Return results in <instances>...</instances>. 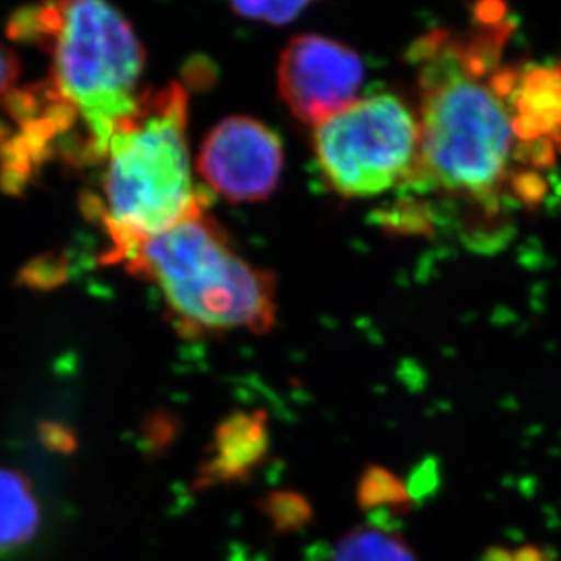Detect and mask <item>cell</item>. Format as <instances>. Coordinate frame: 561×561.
<instances>
[{"label": "cell", "instance_id": "6da1fadb", "mask_svg": "<svg viewBox=\"0 0 561 561\" xmlns=\"http://www.w3.org/2000/svg\"><path fill=\"white\" fill-rule=\"evenodd\" d=\"M420 159L409 186L491 196L502 181L514 126L482 66L444 38L420 44Z\"/></svg>", "mask_w": 561, "mask_h": 561}, {"label": "cell", "instance_id": "7a4b0ae2", "mask_svg": "<svg viewBox=\"0 0 561 561\" xmlns=\"http://www.w3.org/2000/svg\"><path fill=\"white\" fill-rule=\"evenodd\" d=\"M117 262L153 282L191 333H265L275 323V278L234 253L204 206Z\"/></svg>", "mask_w": 561, "mask_h": 561}, {"label": "cell", "instance_id": "3957f363", "mask_svg": "<svg viewBox=\"0 0 561 561\" xmlns=\"http://www.w3.org/2000/svg\"><path fill=\"white\" fill-rule=\"evenodd\" d=\"M187 91L168 84L138 99L113 133L104 173V224L117 262L204 206L193 190L187 148Z\"/></svg>", "mask_w": 561, "mask_h": 561}, {"label": "cell", "instance_id": "277c9868", "mask_svg": "<svg viewBox=\"0 0 561 561\" xmlns=\"http://www.w3.org/2000/svg\"><path fill=\"white\" fill-rule=\"evenodd\" d=\"M51 85L88 131L84 153L104 159L113 133L137 110L142 44L126 16L106 2L59 4Z\"/></svg>", "mask_w": 561, "mask_h": 561}, {"label": "cell", "instance_id": "5b68a950", "mask_svg": "<svg viewBox=\"0 0 561 561\" xmlns=\"http://www.w3.org/2000/svg\"><path fill=\"white\" fill-rule=\"evenodd\" d=\"M314 153L329 186L340 195H381L413 179L420 123L397 95L367 96L318 124Z\"/></svg>", "mask_w": 561, "mask_h": 561}, {"label": "cell", "instance_id": "8992f818", "mask_svg": "<svg viewBox=\"0 0 561 561\" xmlns=\"http://www.w3.org/2000/svg\"><path fill=\"white\" fill-rule=\"evenodd\" d=\"M362 82L360 55L323 35L293 38L278 62L282 101L298 121L314 126L353 104Z\"/></svg>", "mask_w": 561, "mask_h": 561}, {"label": "cell", "instance_id": "52a82bcc", "mask_svg": "<svg viewBox=\"0 0 561 561\" xmlns=\"http://www.w3.org/2000/svg\"><path fill=\"white\" fill-rule=\"evenodd\" d=\"M284 170L278 135L251 117H228L207 133L198 154L202 179L229 202H260L275 193Z\"/></svg>", "mask_w": 561, "mask_h": 561}, {"label": "cell", "instance_id": "ba28073f", "mask_svg": "<svg viewBox=\"0 0 561 561\" xmlns=\"http://www.w3.org/2000/svg\"><path fill=\"white\" fill-rule=\"evenodd\" d=\"M270 431L264 413H234L217 427L211 456L202 466L196 485L202 489L220 483L244 482L265 460Z\"/></svg>", "mask_w": 561, "mask_h": 561}, {"label": "cell", "instance_id": "9c48e42d", "mask_svg": "<svg viewBox=\"0 0 561 561\" xmlns=\"http://www.w3.org/2000/svg\"><path fill=\"white\" fill-rule=\"evenodd\" d=\"M41 525L43 508L30 478L0 466V557L24 549Z\"/></svg>", "mask_w": 561, "mask_h": 561}, {"label": "cell", "instance_id": "30bf717a", "mask_svg": "<svg viewBox=\"0 0 561 561\" xmlns=\"http://www.w3.org/2000/svg\"><path fill=\"white\" fill-rule=\"evenodd\" d=\"M513 126L524 140L554 135L561 142V69H535L525 75Z\"/></svg>", "mask_w": 561, "mask_h": 561}, {"label": "cell", "instance_id": "8fae6325", "mask_svg": "<svg viewBox=\"0 0 561 561\" xmlns=\"http://www.w3.org/2000/svg\"><path fill=\"white\" fill-rule=\"evenodd\" d=\"M333 561H416V557L402 536L358 527L342 538Z\"/></svg>", "mask_w": 561, "mask_h": 561}, {"label": "cell", "instance_id": "7c38bea8", "mask_svg": "<svg viewBox=\"0 0 561 561\" xmlns=\"http://www.w3.org/2000/svg\"><path fill=\"white\" fill-rule=\"evenodd\" d=\"M356 503L362 511L371 513L376 508H391L394 513L409 514L414 508L408 488L394 472L383 466L366 467L356 488Z\"/></svg>", "mask_w": 561, "mask_h": 561}, {"label": "cell", "instance_id": "4fadbf2b", "mask_svg": "<svg viewBox=\"0 0 561 561\" xmlns=\"http://www.w3.org/2000/svg\"><path fill=\"white\" fill-rule=\"evenodd\" d=\"M260 511L278 535H293L302 530L314 516L308 496L297 491H273L260 500Z\"/></svg>", "mask_w": 561, "mask_h": 561}, {"label": "cell", "instance_id": "5bb4252c", "mask_svg": "<svg viewBox=\"0 0 561 561\" xmlns=\"http://www.w3.org/2000/svg\"><path fill=\"white\" fill-rule=\"evenodd\" d=\"M306 2H234L231 10L237 15L245 16L251 21L265 22L271 26H284L295 21L304 10Z\"/></svg>", "mask_w": 561, "mask_h": 561}, {"label": "cell", "instance_id": "9a60e30c", "mask_svg": "<svg viewBox=\"0 0 561 561\" xmlns=\"http://www.w3.org/2000/svg\"><path fill=\"white\" fill-rule=\"evenodd\" d=\"M405 488L414 505H424L435 499L442 488V461L438 460V456H425L424 460L409 472Z\"/></svg>", "mask_w": 561, "mask_h": 561}, {"label": "cell", "instance_id": "2e32d148", "mask_svg": "<svg viewBox=\"0 0 561 561\" xmlns=\"http://www.w3.org/2000/svg\"><path fill=\"white\" fill-rule=\"evenodd\" d=\"M175 435L173 419L164 416V414H157V416H153V419L149 420L148 424H146V433H144L146 449H148V453L159 455V453L168 449V447L173 444Z\"/></svg>", "mask_w": 561, "mask_h": 561}, {"label": "cell", "instance_id": "e0dca14e", "mask_svg": "<svg viewBox=\"0 0 561 561\" xmlns=\"http://www.w3.org/2000/svg\"><path fill=\"white\" fill-rule=\"evenodd\" d=\"M41 439L44 447L59 455H71L77 449V436L73 431L59 422H44L41 425Z\"/></svg>", "mask_w": 561, "mask_h": 561}, {"label": "cell", "instance_id": "ac0fdd59", "mask_svg": "<svg viewBox=\"0 0 561 561\" xmlns=\"http://www.w3.org/2000/svg\"><path fill=\"white\" fill-rule=\"evenodd\" d=\"M19 77H21V64L16 55L0 44V99H5L13 93Z\"/></svg>", "mask_w": 561, "mask_h": 561}, {"label": "cell", "instance_id": "d6986e66", "mask_svg": "<svg viewBox=\"0 0 561 561\" xmlns=\"http://www.w3.org/2000/svg\"><path fill=\"white\" fill-rule=\"evenodd\" d=\"M367 522H369V527L386 533V535H400L403 529L402 516L391 508L381 507L367 513Z\"/></svg>", "mask_w": 561, "mask_h": 561}, {"label": "cell", "instance_id": "ffe728a7", "mask_svg": "<svg viewBox=\"0 0 561 561\" xmlns=\"http://www.w3.org/2000/svg\"><path fill=\"white\" fill-rule=\"evenodd\" d=\"M505 13V5L499 2H488V4L477 5L478 21L488 26H494Z\"/></svg>", "mask_w": 561, "mask_h": 561}, {"label": "cell", "instance_id": "44dd1931", "mask_svg": "<svg viewBox=\"0 0 561 561\" xmlns=\"http://www.w3.org/2000/svg\"><path fill=\"white\" fill-rule=\"evenodd\" d=\"M480 561H514V554L505 547L494 546L489 547L488 551L483 552Z\"/></svg>", "mask_w": 561, "mask_h": 561}]
</instances>
